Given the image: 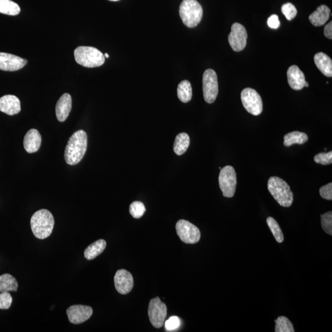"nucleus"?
<instances>
[{"label":"nucleus","instance_id":"nucleus-1","mask_svg":"<svg viewBox=\"0 0 332 332\" xmlns=\"http://www.w3.org/2000/svg\"><path fill=\"white\" fill-rule=\"evenodd\" d=\"M87 137L86 132L80 130L70 138L65 150V160L69 165H76L83 159L87 150Z\"/></svg>","mask_w":332,"mask_h":332},{"label":"nucleus","instance_id":"nucleus-2","mask_svg":"<svg viewBox=\"0 0 332 332\" xmlns=\"http://www.w3.org/2000/svg\"><path fill=\"white\" fill-rule=\"evenodd\" d=\"M54 224L53 215L47 209L36 211L30 220L32 232L39 239H45L51 235Z\"/></svg>","mask_w":332,"mask_h":332},{"label":"nucleus","instance_id":"nucleus-3","mask_svg":"<svg viewBox=\"0 0 332 332\" xmlns=\"http://www.w3.org/2000/svg\"><path fill=\"white\" fill-rule=\"evenodd\" d=\"M270 193L280 206L289 208L294 202V194L287 183L278 176H272L268 182Z\"/></svg>","mask_w":332,"mask_h":332},{"label":"nucleus","instance_id":"nucleus-4","mask_svg":"<svg viewBox=\"0 0 332 332\" xmlns=\"http://www.w3.org/2000/svg\"><path fill=\"white\" fill-rule=\"evenodd\" d=\"M179 13L185 25L189 28H193L202 20L203 10L196 0H183L180 6Z\"/></svg>","mask_w":332,"mask_h":332},{"label":"nucleus","instance_id":"nucleus-5","mask_svg":"<svg viewBox=\"0 0 332 332\" xmlns=\"http://www.w3.org/2000/svg\"><path fill=\"white\" fill-rule=\"evenodd\" d=\"M76 62L87 68H98L105 62V57L101 51L90 47H79L74 52Z\"/></svg>","mask_w":332,"mask_h":332},{"label":"nucleus","instance_id":"nucleus-6","mask_svg":"<svg viewBox=\"0 0 332 332\" xmlns=\"http://www.w3.org/2000/svg\"><path fill=\"white\" fill-rule=\"evenodd\" d=\"M218 182L223 196L233 197L235 193L237 185L236 173L234 167L226 166L221 169Z\"/></svg>","mask_w":332,"mask_h":332},{"label":"nucleus","instance_id":"nucleus-7","mask_svg":"<svg viewBox=\"0 0 332 332\" xmlns=\"http://www.w3.org/2000/svg\"><path fill=\"white\" fill-rule=\"evenodd\" d=\"M244 107L249 114L260 115L263 111V102L260 94L252 88H246L240 94Z\"/></svg>","mask_w":332,"mask_h":332},{"label":"nucleus","instance_id":"nucleus-8","mask_svg":"<svg viewBox=\"0 0 332 332\" xmlns=\"http://www.w3.org/2000/svg\"><path fill=\"white\" fill-rule=\"evenodd\" d=\"M203 84L205 101L208 103H214L218 94L217 75L214 70L208 69L204 73Z\"/></svg>","mask_w":332,"mask_h":332},{"label":"nucleus","instance_id":"nucleus-9","mask_svg":"<svg viewBox=\"0 0 332 332\" xmlns=\"http://www.w3.org/2000/svg\"><path fill=\"white\" fill-rule=\"evenodd\" d=\"M176 233L182 242L194 245L200 241L201 232L199 228L190 222L180 220L175 226Z\"/></svg>","mask_w":332,"mask_h":332},{"label":"nucleus","instance_id":"nucleus-10","mask_svg":"<svg viewBox=\"0 0 332 332\" xmlns=\"http://www.w3.org/2000/svg\"><path fill=\"white\" fill-rule=\"evenodd\" d=\"M148 316L153 327L157 328L163 327L167 316V307L159 297L150 300L148 306Z\"/></svg>","mask_w":332,"mask_h":332},{"label":"nucleus","instance_id":"nucleus-11","mask_svg":"<svg viewBox=\"0 0 332 332\" xmlns=\"http://www.w3.org/2000/svg\"><path fill=\"white\" fill-rule=\"evenodd\" d=\"M247 39L248 33L245 27L239 23L233 24L228 36V41L233 50L236 52L242 51L246 47Z\"/></svg>","mask_w":332,"mask_h":332},{"label":"nucleus","instance_id":"nucleus-12","mask_svg":"<svg viewBox=\"0 0 332 332\" xmlns=\"http://www.w3.org/2000/svg\"><path fill=\"white\" fill-rule=\"evenodd\" d=\"M92 307L84 305L72 306L67 310L69 321L74 324H80L87 321L92 316Z\"/></svg>","mask_w":332,"mask_h":332},{"label":"nucleus","instance_id":"nucleus-13","mask_svg":"<svg viewBox=\"0 0 332 332\" xmlns=\"http://www.w3.org/2000/svg\"><path fill=\"white\" fill-rule=\"evenodd\" d=\"M27 60L15 55L0 53V70L7 72L19 71L26 65Z\"/></svg>","mask_w":332,"mask_h":332},{"label":"nucleus","instance_id":"nucleus-14","mask_svg":"<svg viewBox=\"0 0 332 332\" xmlns=\"http://www.w3.org/2000/svg\"><path fill=\"white\" fill-rule=\"evenodd\" d=\"M114 282L116 289L122 295L129 294L134 286L133 277L126 270L117 271L115 274Z\"/></svg>","mask_w":332,"mask_h":332},{"label":"nucleus","instance_id":"nucleus-15","mask_svg":"<svg viewBox=\"0 0 332 332\" xmlns=\"http://www.w3.org/2000/svg\"><path fill=\"white\" fill-rule=\"evenodd\" d=\"M20 102L16 96L6 95L0 98V111L13 116L20 112Z\"/></svg>","mask_w":332,"mask_h":332},{"label":"nucleus","instance_id":"nucleus-16","mask_svg":"<svg viewBox=\"0 0 332 332\" xmlns=\"http://www.w3.org/2000/svg\"><path fill=\"white\" fill-rule=\"evenodd\" d=\"M72 106V97L68 93L63 94L58 100L56 106V114L57 120L60 122L65 121L71 112Z\"/></svg>","mask_w":332,"mask_h":332},{"label":"nucleus","instance_id":"nucleus-17","mask_svg":"<svg viewBox=\"0 0 332 332\" xmlns=\"http://www.w3.org/2000/svg\"><path fill=\"white\" fill-rule=\"evenodd\" d=\"M287 79L289 86L292 89L300 91L303 89L305 83V76L297 65H292L287 71Z\"/></svg>","mask_w":332,"mask_h":332},{"label":"nucleus","instance_id":"nucleus-18","mask_svg":"<svg viewBox=\"0 0 332 332\" xmlns=\"http://www.w3.org/2000/svg\"><path fill=\"white\" fill-rule=\"evenodd\" d=\"M41 144V136L38 130L32 129L27 132L24 139V146L29 153L38 151Z\"/></svg>","mask_w":332,"mask_h":332},{"label":"nucleus","instance_id":"nucleus-19","mask_svg":"<svg viewBox=\"0 0 332 332\" xmlns=\"http://www.w3.org/2000/svg\"><path fill=\"white\" fill-rule=\"evenodd\" d=\"M330 10L327 6H320L309 16L310 23L316 27L324 26L330 18Z\"/></svg>","mask_w":332,"mask_h":332},{"label":"nucleus","instance_id":"nucleus-20","mask_svg":"<svg viewBox=\"0 0 332 332\" xmlns=\"http://www.w3.org/2000/svg\"><path fill=\"white\" fill-rule=\"evenodd\" d=\"M314 60L317 68H318L323 75L326 77H332V60L327 54L320 52L314 57Z\"/></svg>","mask_w":332,"mask_h":332},{"label":"nucleus","instance_id":"nucleus-21","mask_svg":"<svg viewBox=\"0 0 332 332\" xmlns=\"http://www.w3.org/2000/svg\"><path fill=\"white\" fill-rule=\"evenodd\" d=\"M106 242L105 240L99 239L88 246L84 251V257L88 260H93L97 256L101 254L106 248Z\"/></svg>","mask_w":332,"mask_h":332},{"label":"nucleus","instance_id":"nucleus-22","mask_svg":"<svg viewBox=\"0 0 332 332\" xmlns=\"http://www.w3.org/2000/svg\"><path fill=\"white\" fill-rule=\"evenodd\" d=\"M190 144V139L187 133L179 134L176 136L174 144H173V151L179 156L184 154L188 150Z\"/></svg>","mask_w":332,"mask_h":332},{"label":"nucleus","instance_id":"nucleus-23","mask_svg":"<svg viewBox=\"0 0 332 332\" xmlns=\"http://www.w3.org/2000/svg\"><path fill=\"white\" fill-rule=\"evenodd\" d=\"M284 145L285 147H291L294 144L302 145L308 141V136L306 134L299 132V131H294L284 136Z\"/></svg>","mask_w":332,"mask_h":332},{"label":"nucleus","instance_id":"nucleus-24","mask_svg":"<svg viewBox=\"0 0 332 332\" xmlns=\"http://www.w3.org/2000/svg\"><path fill=\"white\" fill-rule=\"evenodd\" d=\"M18 289L17 280L9 274L0 276V292H16Z\"/></svg>","mask_w":332,"mask_h":332},{"label":"nucleus","instance_id":"nucleus-25","mask_svg":"<svg viewBox=\"0 0 332 332\" xmlns=\"http://www.w3.org/2000/svg\"><path fill=\"white\" fill-rule=\"evenodd\" d=\"M192 87L190 81L184 80L181 82L178 87V96L180 100L184 103L190 101L192 99Z\"/></svg>","mask_w":332,"mask_h":332},{"label":"nucleus","instance_id":"nucleus-26","mask_svg":"<svg viewBox=\"0 0 332 332\" xmlns=\"http://www.w3.org/2000/svg\"><path fill=\"white\" fill-rule=\"evenodd\" d=\"M20 12L19 6L11 0H0V13L17 16Z\"/></svg>","mask_w":332,"mask_h":332},{"label":"nucleus","instance_id":"nucleus-27","mask_svg":"<svg viewBox=\"0 0 332 332\" xmlns=\"http://www.w3.org/2000/svg\"><path fill=\"white\" fill-rule=\"evenodd\" d=\"M267 222L276 241L279 243H282L284 241V234H283L281 228H280L278 222H276L275 219L269 217L267 218Z\"/></svg>","mask_w":332,"mask_h":332},{"label":"nucleus","instance_id":"nucleus-28","mask_svg":"<svg viewBox=\"0 0 332 332\" xmlns=\"http://www.w3.org/2000/svg\"><path fill=\"white\" fill-rule=\"evenodd\" d=\"M276 332H294V325L287 318L280 316L275 320Z\"/></svg>","mask_w":332,"mask_h":332},{"label":"nucleus","instance_id":"nucleus-29","mask_svg":"<svg viewBox=\"0 0 332 332\" xmlns=\"http://www.w3.org/2000/svg\"><path fill=\"white\" fill-rule=\"evenodd\" d=\"M146 211L145 207L142 202H133L130 205L129 212L134 218H140L142 217Z\"/></svg>","mask_w":332,"mask_h":332},{"label":"nucleus","instance_id":"nucleus-30","mask_svg":"<svg viewBox=\"0 0 332 332\" xmlns=\"http://www.w3.org/2000/svg\"><path fill=\"white\" fill-rule=\"evenodd\" d=\"M321 217V225L323 230L329 235H332V212L331 211L322 214Z\"/></svg>","mask_w":332,"mask_h":332},{"label":"nucleus","instance_id":"nucleus-31","mask_svg":"<svg viewBox=\"0 0 332 332\" xmlns=\"http://www.w3.org/2000/svg\"><path fill=\"white\" fill-rule=\"evenodd\" d=\"M282 13L288 20H292L296 17L297 14V10L293 4L291 3H287L282 5L281 8Z\"/></svg>","mask_w":332,"mask_h":332},{"label":"nucleus","instance_id":"nucleus-32","mask_svg":"<svg viewBox=\"0 0 332 332\" xmlns=\"http://www.w3.org/2000/svg\"><path fill=\"white\" fill-rule=\"evenodd\" d=\"M314 160L316 163L322 164V165H329L332 163V152L316 154L314 158Z\"/></svg>","mask_w":332,"mask_h":332},{"label":"nucleus","instance_id":"nucleus-33","mask_svg":"<svg viewBox=\"0 0 332 332\" xmlns=\"http://www.w3.org/2000/svg\"><path fill=\"white\" fill-rule=\"evenodd\" d=\"M13 302V298L9 292H1L0 294V309L10 308Z\"/></svg>","mask_w":332,"mask_h":332},{"label":"nucleus","instance_id":"nucleus-34","mask_svg":"<svg viewBox=\"0 0 332 332\" xmlns=\"http://www.w3.org/2000/svg\"><path fill=\"white\" fill-rule=\"evenodd\" d=\"M165 323V327L167 331H173L176 330L181 325V321H180L178 317L172 316L168 320L164 322Z\"/></svg>","mask_w":332,"mask_h":332},{"label":"nucleus","instance_id":"nucleus-35","mask_svg":"<svg viewBox=\"0 0 332 332\" xmlns=\"http://www.w3.org/2000/svg\"><path fill=\"white\" fill-rule=\"evenodd\" d=\"M319 193L322 198L331 201L332 200V184L323 186L319 190Z\"/></svg>","mask_w":332,"mask_h":332},{"label":"nucleus","instance_id":"nucleus-36","mask_svg":"<svg viewBox=\"0 0 332 332\" xmlns=\"http://www.w3.org/2000/svg\"><path fill=\"white\" fill-rule=\"evenodd\" d=\"M267 24L268 26H269L271 29H278L280 25H281V23H280L279 20V17L276 14H273L269 18V19H268L267 21Z\"/></svg>","mask_w":332,"mask_h":332},{"label":"nucleus","instance_id":"nucleus-37","mask_svg":"<svg viewBox=\"0 0 332 332\" xmlns=\"http://www.w3.org/2000/svg\"><path fill=\"white\" fill-rule=\"evenodd\" d=\"M324 34L325 36V37H327L328 39H332V22L330 21V23H328L325 26Z\"/></svg>","mask_w":332,"mask_h":332},{"label":"nucleus","instance_id":"nucleus-38","mask_svg":"<svg viewBox=\"0 0 332 332\" xmlns=\"http://www.w3.org/2000/svg\"><path fill=\"white\" fill-rule=\"evenodd\" d=\"M304 86H305V87H308L309 86V84H308V83H307L306 81H305V83H304Z\"/></svg>","mask_w":332,"mask_h":332},{"label":"nucleus","instance_id":"nucleus-39","mask_svg":"<svg viewBox=\"0 0 332 332\" xmlns=\"http://www.w3.org/2000/svg\"><path fill=\"white\" fill-rule=\"evenodd\" d=\"M104 57L106 58H109V55L107 53L104 54Z\"/></svg>","mask_w":332,"mask_h":332},{"label":"nucleus","instance_id":"nucleus-40","mask_svg":"<svg viewBox=\"0 0 332 332\" xmlns=\"http://www.w3.org/2000/svg\"><path fill=\"white\" fill-rule=\"evenodd\" d=\"M109 1L117 2V1H119V0H109Z\"/></svg>","mask_w":332,"mask_h":332}]
</instances>
